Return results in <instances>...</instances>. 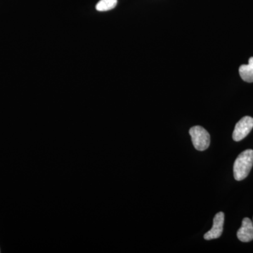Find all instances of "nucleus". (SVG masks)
<instances>
[{"label":"nucleus","mask_w":253,"mask_h":253,"mask_svg":"<svg viewBox=\"0 0 253 253\" xmlns=\"http://www.w3.org/2000/svg\"><path fill=\"white\" fill-rule=\"evenodd\" d=\"M237 237L242 242H251L253 240V223L250 218L243 219L242 226L237 231Z\"/></svg>","instance_id":"obj_5"},{"label":"nucleus","mask_w":253,"mask_h":253,"mask_svg":"<svg viewBox=\"0 0 253 253\" xmlns=\"http://www.w3.org/2000/svg\"><path fill=\"white\" fill-rule=\"evenodd\" d=\"M193 144L195 149L199 151H206L211 144V136L205 128L201 126H194L189 129Z\"/></svg>","instance_id":"obj_2"},{"label":"nucleus","mask_w":253,"mask_h":253,"mask_svg":"<svg viewBox=\"0 0 253 253\" xmlns=\"http://www.w3.org/2000/svg\"><path fill=\"white\" fill-rule=\"evenodd\" d=\"M224 222V212H218L214 219H213V225L212 229L208 231L204 235V239L209 241V240L216 239L220 237L223 232V226Z\"/></svg>","instance_id":"obj_4"},{"label":"nucleus","mask_w":253,"mask_h":253,"mask_svg":"<svg viewBox=\"0 0 253 253\" xmlns=\"http://www.w3.org/2000/svg\"><path fill=\"white\" fill-rule=\"evenodd\" d=\"M118 0H100L96 6L99 11H107L114 9L117 5Z\"/></svg>","instance_id":"obj_7"},{"label":"nucleus","mask_w":253,"mask_h":253,"mask_svg":"<svg viewBox=\"0 0 253 253\" xmlns=\"http://www.w3.org/2000/svg\"><path fill=\"white\" fill-rule=\"evenodd\" d=\"M253 166V150L247 149L236 158L234 164V176L236 181H242L249 176Z\"/></svg>","instance_id":"obj_1"},{"label":"nucleus","mask_w":253,"mask_h":253,"mask_svg":"<svg viewBox=\"0 0 253 253\" xmlns=\"http://www.w3.org/2000/svg\"></svg>","instance_id":"obj_8"},{"label":"nucleus","mask_w":253,"mask_h":253,"mask_svg":"<svg viewBox=\"0 0 253 253\" xmlns=\"http://www.w3.org/2000/svg\"><path fill=\"white\" fill-rule=\"evenodd\" d=\"M253 128V118L250 116H245L236 123L234 132L233 139L235 141L243 140L249 135Z\"/></svg>","instance_id":"obj_3"},{"label":"nucleus","mask_w":253,"mask_h":253,"mask_svg":"<svg viewBox=\"0 0 253 253\" xmlns=\"http://www.w3.org/2000/svg\"><path fill=\"white\" fill-rule=\"evenodd\" d=\"M239 74L245 82L253 83V57L250 58L249 64L240 66Z\"/></svg>","instance_id":"obj_6"}]
</instances>
